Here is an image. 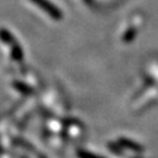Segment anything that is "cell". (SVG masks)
Segmentation results:
<instances>
[{
  "label": "cell",
  "instance_id": "6da1fadb",
  "mask_svg": "<svg viewBox=\"0 0 158 158\" xmlns=\"http://www.w3.org/2000/svg\"><path fill=\"white\" fill-rule=\"evenodd\" d=\"M35 5H38L40 8H42L46 13H48L51 17H53L54 19H60L62 17L61 15V11H59L54 5H52L49 1L47 0H32Z\"/></svg>",
  "mask_w": 158,
  "mask_h": 158
}]
</instances>
